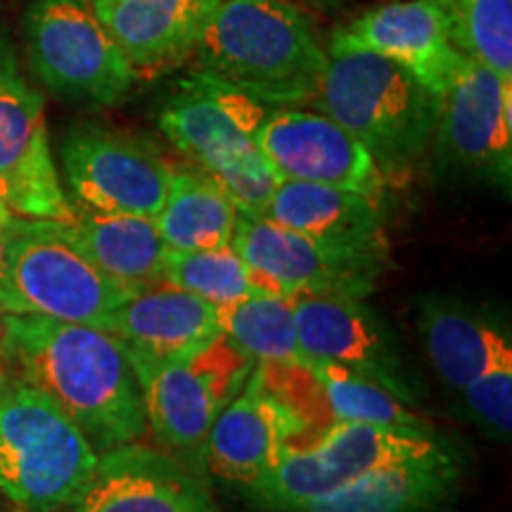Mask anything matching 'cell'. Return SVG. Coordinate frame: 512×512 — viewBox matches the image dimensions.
Returning <instances> with one entry per match:
<instances>
[{"label": "cell", "mask_w": 512, "mask_h": 512, "mask_svg": "<svg viewBox=\"0 0 512 512\" xmlns=\"http://www.w3.org/2000/svg\"><path fill=\"white\" fill-rule=\"evenodd\" d=\"M8 356L15 373L55 401L98 453L147 434L136 370L112 332L10 313Z\"/></svg>", "instance_id": "cell-1"}, {"label": "cell", "mask_w": 512, "mask_h": 512, "mask_svg": "<svg viewBox=\"0 0 512 512\" xmlns=\"http://www.w3.org/2000/svg\"><path fill=\"white\" fill-rule=\"evenodd\" d=\"M192 55L271 110L311 105L328 64L311 19L287 0H221Z\"/></svg>", "instance_id": "cell-2"}, {"label": "cell", "mask_w": 512, "mask_h": 512, "mask_svg": "<svg viewBox=\"0 0 512 512\" xmlns=\"http://www.w3.org/2000/svg\"><path fill=\"white\" fill-rule=\"evenodd\" d=\"M313 105L366 147L387 178L406 176L425 155L441 98L387 57L330 50Z\"/></svg>", "instance_id": "cell-3"}, {"label": "cell", "mask_w": 512, "mask_h": 512, "mask_svg": "<svg viewBox=\"0 0 512 512\" xmlns=\"http://www.w3.org/2000/svg\"><path fill=\"white\" fill-rule=\"evenodd\" d=\"M100 453L41 389L15 373L0 399V496L60 512L91 482Z\"/></svg>", "instance_id": "cell-4"}, {"label": "cell", "mask_w": 512, "mask_h": 512, "mask_svg": "<svg viewBox=\"0 0 512 512\" xmlns=\"http://www.w3.org/2000/svg\"><path fill=\"white\" fill-rule=\"evenodd\" d=\"M131 294L88 259L67 223L12 219L5 311L105 330Z\"/></svg>", "instance_id": "cell-5"}, {"label": "cell", "mask_w": 512, "mask_h": 512, "mask_svg": "<svg viewBox=\"0 0 512 512\" xmlns=\"http://www.w3.org/2000/svg\"><path fill=\"white\" fill-rule=\"evenodd\" d=\"M128 361L143 392L147 430L162 451L200 475L211 425L240 392L256 363L226 335L211 339L183 361Z\"/></svg>", "instance_id": "cell-6"}, {"label": "cell", "mask_w": 512, "mask_h": 512, "mask_svg": "<svg viewBox=\"0 0 512 512\" xmlns=\"http://www.w3.org/2000/svg\"><path fill=\"white\" fill-rule=\"evenodd\" d=\"M451 448L432 432L335 422L309 444L285 448L278 463L247 496L266 512H280L332 494L375 467L425 458Z\"/></svg>", "instance_id": "cell-7"}, {"label": "cell", "mask_w": 512, "mask_h": 512, "mask_svg": "<svg viewBox=\"0 0 512 512\" xmlns=\"http://www.w3.org/2000/svg\"><path fill=\"white\" fill-rule=\"evenodd\" d=\"M24 38L38 81L60 98L112 107L138 79L88 0H34Z\"/></svg>", "instance_id": "cell-8"}, {"label": "cell", "mask_w": 512, "mask_h": 512, "mask_svg": "<svg viewBox=\"0 0 512 512\" xmlns=\"http://www.w3.org/2000/svg\"><path fill=\"white\" fill-rule=\"evenodd\" d=\"M230 245L245 261L249 292L271 297L325 292L363 299L387 266V256L325 245L266 216L240 214Z\"/></svg>", "instance_id": "cell-9"}, {"label": "cell", "mask_w": 512, "mask_h": 512, "mask_svg": "<svg viewBox=\"0 0 512 512\" xmlns=\"http://www.w3.org/2000/svg\"><path fill=\"white\" fill-rule=\"evenodd\" d=\"M268 112L271 107L195 69L178 83L157 121L166 140L219 183L264 157L256 133Z\"/></svg>", "instance_id": "cell-10"}, {"label": "cell", "mask_w": 512, "mask_h": 512, "mask_svg": "<svg viewBox=\"0 0 512 512\" xmlns=\"http://www.w3.org/2000/svg\"><path fill=\"white\" fill-rule=\"evenodd\" d=\"M60 157L79 209L95 214L155 219L174 171L143 140L93 124L74 126L62 140Z\"/></svg>", "instance_id": "cell-11"}, {"label": "cell", "mask_w": 512, "mask_h": 512, "mask_svg": "<svg viewBox=\"0 0 512 512\" xmlns=\"http://www.w3.org/2000/svg\"><path fill=\"white\" fill-rule=\"evenodd\" d=\"M0 188L22 219H74L50 152L46 105L19 72L8 43L0 41Z\"/></svg>", "instance_id": "cell-12"}, {"label": "cell", "mask_w": 512, "mask_h": 512, "mask_svg": "<svg viewBox=\"0 0 512 512\" xmlns=\"http://www.w3.org/2000/svg\"><path fill=\"white\" fill-rule=\"evenodd\" d=\"M439 152L448 164L510 188L512 176V81L482 64L460 60L439 105Z\"/></svg>", "instance_id": "cell-13"}, {"label": "cell", "mask_w": 512, "mask_h": 512, "mask_svg": "<svg viewBox=\"0 0 512 512\" xmlns=\"http://www.w3.org/2000/svg\"><path fill=\"white\" fill-rule=\"evenodd\" d=\"M256 147L280 181L356 190L380 200V166L358 140L323 112L278 107L256 133Z\"/></svg>", "instance_id": "cell-14"}, {"label": "cell", "mask_w": 512, "mask_h": 512, "mask_svg": "<svg viewBox=\"0 0 512 512\" xmlns=\"http://www.w3.org/2000/svg\"><path fill=\"white\" fill-rule=\"evenodd\" d=\"M290 302L302 361H325L349 368L387 387L401 401H413V384L403 373L389 332L361 299L347 294L297 292Z\"/></svg>", "instance_id": "cell-15"}, {"label": "cell", "mask_w": 512, "mask_h": 512, "mask_svg": "<svg viewBox=\"0 0 512 512\" xmlns=\"http://www.w3.org/2000/svg\"><path fill=\"white\" fill-rule=\"evenodd\" d=\"M60 512H221L204 479L162 448L124 444L100 453L86 489Z\"/></svg>", "instance_id": "cell-16"}, {"label": "cell", "mask_w": 512, "mask_h": 512, "mask_svg": "<svg viewBox=\"0 0 512 512\" xmlns=\"http://www.w3.org/2000/svg\"><path fill=\"white\" fill-rule=\"evenodd\" d=\"M330 50H366L387 57L439 98L460 60L439 0H403L363 12L335 31Z\"/></svg>", "instance_id": "cell-17"}, {"label": "cell", "mask_w": 512, "mask_h": 512, "mask_svg": "<svg viewBox=\"0 0 512 512\" xmlns=\"http://www.w3.org/2000/svg\"><path fill=\"white\" fill-rule=\"evenodd\" d=\"M297 437H302L299 422L266 392L254 366L211 425L202 465L226 484L249 491Z\"/></svg>", "instance_id": "cell-18"}, {"label": "cell", "mask_w": 512, "mask_h": 512, "mask_svg": "<svg viewBox=\"0 0 512 512\" xmlns=\"http://www.w3.org/2000/svg\"><path fill=\"white\" fill-rule=\"evenodd\" d=\"M105 330L128 358L147 363L183 361L223 335L216 306L164 280L121 302Z\"/></svg>", "instance_id": "cell-19"}, {"label": "cell", "mask_w": 512, "mask_h": 512, "mask_svg": "<svg viewBox=\"0 0 512 512\" xmlns=\"http://www.w3.org/2000/svg\"><path fill=\"white\" fill-rule=\"evenodd\" d=\"M221 0H91L136 76L159 74L192 55Z\"/></svg>", "instance_id": "cell-20"}, {"label": "cell", "mask_w": 512, "mask_h": 512, "mask_svg": "<svg viewBox=\"0 0 512 512\" xmlns=\"http://www.w3.org/2000/svg\"><path fill=\"white\" fill-rule=\"evenodd\" d=\"M463 465L453 448L366 472L332 494L280 512H437L456 496Z\"/></svg>", "instance_id": "cell-21"}, {"label": "cell", "mask_w": 512, "mask_h": 512, "mask_svg": "<svg viewBox=\"0 0 512 512\" xmlns=\"http://www.w3.org/2000/svg\"><path fill=\"white\" fill-rule=\"evenodd\" d=\"M266 219L351 252L387 256L380 200L356 190L302 181H278Z\"/></svg>", "instance_id": "cell-22"}, {"label": "cell", "mask_w": 512, "mask_h": 512, "mask_svg": "<svg viewBox=\"0 0 512 512\" xmlns=\"http://www.w3.org/2000/svg\"><path fill=\"white\" fill-rule=\"evenodd\" d=\"M67 226L88 259L128 292H140L164 280L169 247L155 219L74 209V219Z\"/></svg>", "instance_id": "cell-23"}, {"label": "cell", "mask_w": 512, "mask_h": 512, "mask_svg": "<svg viewBox=\"0 0 512 512\" xmlns=\"http://www.w3.org/2000/svg\"><path fill=\"white\" fill-rule=\"evenodd\" d=\"M420 335L437 375L456 392H463L498 351L512 344L505 325L441 297L422 304Z\"/></svg>", "instance_id": "cell-24"}, {"label": "cell", "mask_w": 512, "mask_h": 512, "mask_svg": "<svg viewBox=\"0 0 512 512\" xmlns=\"http://www.w3.org/2000/svg\"><path fill=\"white\" fill-rule=\"evenodd\" d=\"M238 216L214 178L200 169H174L155 226L169 249L197 252L230 245Z\"/></svg>", "instance_id": "cell-25"}, {"label": "cell", "mask_w": 512, "mask_h": 512, "mask_svg": "<svg viewBox=\"0 0 512 512\" xmlns=\"http://www.w3.org/2000/svg\"><path fill=\"white\" fill-rule=\"evenodd\" d=\"M221 332L254 363L302 361L294 330V311L287 297L249 294L219 311Z\"/></svg>", "instance_id": "cell-26"}, {"label": "cell", "mask_w": 512, "mask_h": 512, "mask_svg": "<svg viewBox=\"0 0 512 512\" xmlns=\"http://www.w3.org/2000/svg\"><path fill=\"white\" fill-rule=\"evenodd\" d=\"M451 46L512 81V0H439Z\"/></svg>", "instance_id": "cell-27"}, {"label": "cell", "mask_w": 512, "mask_h": 512, "mask_svg": "<svg viewBox=\"0 0 512 512\" xmlns=\"http://www.w3.org/2000/svg\"><path fill=\"white\" fill-rule=\"evenodd\" d=\"M323 382L325 396L337 422H356V425L396 427V430L432 432L420 415H415L406 401H401L387 387L358 375L354 370L335 366V363H309Z\"/></svg>", "instance_id": "cell-28"}, {"label": "cell", "mask_w": 512, "mask_h": 512, "mask_svg": "<svg viewBox=\"0 0 512 512\" xmlns=\"http://www.w3.org/2000/svg\"><path fill=\"white\" fill-rule=\"evenodd\" d=\"M164 283L195 294L219 311L242 302L252 294L249 292L247 266L233 245L197 249V252L166 249Z\"/></svg>", "instance_id": "cell-29"}, {"label": "cell", "mask_w": 512, "mask_h": 512, "mask_svg": "<svg viewBox=\"0 0 512 512\" xmlns=\"http://www.w3.org/2000/svg\"><path fill=\"white\" fill-rule=\"evenodd\" d=\"M261 375V384L280 406L294 415L302 427V437L290 441L287 448L309 444L325 430L335 425V415L325 396L323 382L306 361L294 363H256Z\"/></svg>", "instance_id": "cell-30"}, {"label": "cell", "mask_w": 512, "mask_h": 512, "mask_svg": "<svg viewBox=\"0 0 512 512\" xmlns=\"http://www.w3.org/2000/svg\"><path fill=\"white\" fill-rule=\"evenodd\" d=\"M460 394L486 430L508 439L512 430V344L498 351Z\"/></svg>", "instance_id": "cell-31"}, {"label": "cell", "mask_w": 512, "mask_h": 512, "mask_svg": "<svg viewBox=\"0 0 512 512\" xmlns=\"http://www.w3.org/2000/svg\"><path fill=\"white\" fill-rule=\"evenodd\" d=\"M12 221L0 226V309L8 302V245H10Z\"/></svg>", "instance_id": "cell-32"}, {"label": "cell", "mask_w": 512, "mask_h": 512, "mask_svg": "<svg viewBox=\"0 0 512 512\" xmlns=\"http://www.w3.org/2000/svg\"><path fill=\"white\" fill-rule=\"evenodd\" d=\"M8 339H10V311L0 309V349L8 354Z\"/></svg>", "instance_id": "cell-33"}, {"label": "cell", "mask_w": 512, "mask_h": 512, "mask_svg": "<svg viewBox=\"0 0 512 512\" xmlns=\"http://www.w3.org/2000/svg\"><path fill=\"white\" fill-rule=\"evenodd\" d=\"M12 219H15V211L10 209L8 197H5V190L0 188V226H5V223H10Z\"/></svg>", "instance_id": "cell-34"}, {"label": "cell", "mask_w": 512, "mask_h": 512, "mask_svg": "<svg viewBox=\"0 0 512 512\" xmlns=\"http://www.w3.org/2000/svg\"><path fill=\"white\" fill-rule=\"evenodd\" d=\"M12 377H15V368H12V363H10V366L0 368V399H3L5 389H8V387H10Z\"/></svg>", "instance_id": "cell-35"}, {"label": "cell", "mask_w": 512, "mask_h": 512, "mask_svg": "<svg viewBox=\"0 0 512 512\" xmlns=\"http://www.w3.org/2000/svg\"><path fill=\"white\" fill-rule=\"evenodd\" d=\"M5 366H10V356L0 349V368H5Z\"/></svg>", "instance_id": "cell-36"}, {"label": "cell", "mask_w": 512, "mask_h": 512, "mask_svg": "<svg viewBox=\"0 0 512 512\" xmlns=\"http://www.w3.org/2000/svg\"><path fill=\"white\" fill-rule=\"evenodd\" d=\"M304 3H313V5H332V3H337V0H304Z\"/></svg>", "instance_id": "cell-37"}, {"label": "cell", "mask_w": 512, "mask_h": 512, "mask_svg": "<svg viewBox=\"0 0 512 512\" xmlns=\"http://www.w3.org/2000/svg\"><path fill=\"white\" fill-rule=\"evenodd\" d=\"M8 512H27V510H24V508H17V505H15V508L8 510Z\"/></svg>", "instance_id": "cell-38"}, {"label": "cell", "mask_w": 512, "mask_h": 512, "mask_svg": "<svg viewBox=\"0 0 512 512\" xmlns=\"http://www.w3.org/2000/svg\"><path fill=\"white\" fill-rule=\"evenodd\" d=\"M88 3H91V0H88Z\"/></svg>", "instance_id": "cell-39"}, {"label": "cell", "mask_w": 512, "mask_h": 512, "mask_svg": "<svg viewBox=\"0 0 512 512\" xmlns=\"http://www.w3.org/2000/svg\"><path fill=\"white\" fill-rule=\"evenodd\" d=\"M0 512H3V510H0Z\"/></svg>", "instance_id": "cell-40"}]
</instances>
